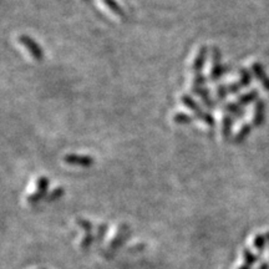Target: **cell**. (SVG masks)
I'll list each match as a JSON object with an SVG mask.
<instances>
[{
  "instance_id": "6da1fadb",
  "label": "cell",
  "mask_w": 269,
  "mask_h": 269,
  "mask_svg": "<svg viewBox=\"0 0 269 269\" xmlns=\"http://www.w3.org/2000/svg\"><path fill=\"white\" fill-rule=\"evenodd\" d=\"M181 102L184 105V108H187L188 110L192 111L196 119H198L199 121L206 124L207 126H211V127L215 126V117L212 116V113L204 111L203 108H202V106H199L198 102L196 101L192 96L183 94L181 96Z\"/></svg>"
},
{
  "instance_id": "7a4b0ae2",
  "label": "cell",
  "mask_w": 269,
  "mask_h": 269,
  "mask_svg": "<svg viewBox=\"0 0 269 269\" xmlns=\"http://www.w3.org/2000/svg\"><path fill=\"white\" fill-rule=\"evenodd\" d=\"M211 61H212V68H211L208 79L211 82H217L222 79V76L227 71V66L222 64V53L217 46L211 48Z\"/></svg>"
},
{
  "instance_id": "3957f363",
  "label": "cell",
  "mask_w": 269,
  "mask_h": 269,
  "mask_svg": "<svg viewBox=\"0 0 269 269\" xmlns=\"http://www.w3.org/2000/svg\"><path fill=\"white\" fill-rule=\"evenodd\" d=\"M18 43L21 44V45L25 48V50L28 51L29 55L35 60V61H43L44 60V50L43 48L39 45V44L33 39L32 36H29V35H20L18 37Z\"/></svg>"
},
{
  "instance_id": "277c9868",
  "label": "cell",
  "mask_w": 269,
  "mask_h": 269,
  "mask_svg": "<svg viewBox=\"0 0 269 269\" xmlns=\"http://www.w3.org/2000/svg\"><path fill=\"white\" fill-rule=\"evenodd\" d=\"M49 186H50V181L46 176H40L36 179V191L34 193L26 196V201L30 204H35L40 202L44 198L48 193Z\"/></svg>"
},
{
  "instance_id": "5b68a950",
  "label": "cell",
  "mask_w": 269,
  "mask_h": 269,
  "mask_svg": "<svg viewBox=\"0 0 269 269\" xmlns=\"http://www.w3.org/2000/svg\"><path fill=\"white\" fill-rule=\"evenodd\" d=\"M64 162L70 166H77V167H91L94 166V157L88 155H77V153H69L64 156Z\"/></svg>"
},
{
  "instance_id": "8992f818",
  "label": "cell",
  "mask_w": 269,
  "mask_h": 269,
  "mask_svg": "<svg viewBox=\"0 0 269 269\" xmlns=\"http://www.w3.org/2000/svg\"><path fill=\"white\" fill-rule=\"evenodd\" d=\"M131 235V231L128 228L127 224L122 223L121 226H119V230H117L116 235L112 238V241L108 243V250L111 251H116L117 248L122 246V244L125 243L127 241V238Z\"/></svg>"
},
{
  "instance_id": "52a82bcc",
  "label": "cell",
  "mask_w": 269,
  "mask_h": 269,
  "mask_svg": "<svg viewBox=\"0 0 269 269\" xmlns=\"http://www.w3.org/2000/svg\"><path fill=\"white\" fill-rule=\"evenodd\" d=\"M208 46L202 45L198 49L197 54H196L195 59L192 61V65H191V70L193 71V74H199L203 70L204 65H206V60L208 56Z\"/></svg>"
},
{
  "instance_id": "ba28073f",
  "label": "cell",
  "mask_w": 269,
  "mask_h": 269,
  "mask_svg": "<svg viewBox=\"0 0 269 269\" xmlns=\"http://www.w3.org/2000/svg\"><path fill=\"white\" fill-rule=\"evenodd\" d=\"M222 111L226 112V115H230L233 119H242L244 116V108L238 102H227L222 108Z\"/></svg>"
},
{
  "instance_id": "9c48e42d",
  "label": "cell",
  "mask_w": 269,
  "mask_h": 269,
  "mask_svg": "<svg viewBox=\"0 0 269 269\" xmlns=\"http://www.w3.org/2000/svg\"><path fill=\"white\" fill-rule=\"evenodd\" d=\"M233 122L234 119L231 117L230 115H224L222 117L221 121V136L224 141H228L232 136V130H233Z\"/></svg>"
},
{
  "instance_id": "30bf717a",
  "label": "cell",
  "mask_w": 269,
  "mask_h": 269,
  "mask_svg": "<svg viewBox=\"0 0 269 269\" xmlns=\"http://www.w3.org/2000/svg\"><path fill=\"white\" fill-rule=\"evenodd\" d=\"M251 70L253 71V74L257 76V79L261 81V84L263 85V88L266 89V90L269 91V77L267 76L266 71H264L263 66H262V64L259 63H253L252 64V68H251Z\"/></svg>"
},
{
  "instance_id": "8fae6325",
  "label": "cell",
  "mask_w": 269,
  "mask_h": 269,
  "mask_svg": "<svg viewBox=\"0 0 269 269\" xmlns=\"http://www.w3.org/2000/svg\"><path fill=\"white\" fill-rule=\"evenodd\" d=\"M264 117H266V105L262 100H258L253 113V125L261 126L264 122Z\"/></svg>"
},
{
  "instance_id": "7c38bea8",
  "label": "cell",
  "mask_w": 269,
  "mask_h": 269,
  "mask_svg": "<svg viewBox=\"0 0 269 269\" xmlns=\"http://www.w3.org/2000/svg\"><path fill=\"white\" fill-rule=\"evenodd\" d=\"M101 1L113 15H116L117 18H122V19L126 18L125 10L122 9V6L117 3L116 0H101Z\"/></svg>"
},
{
  "instance_id": "4fadbf2b",
  "label": "cell",
  "mask_w": 269,
  "mask_h": 269,
  "mask_svg": "<svg viewBox=\"0 0 269 269\" xmlns=\"http://www.w3.org/2000/svg\"><path fill=\"white\" fill-rule=\"evenodd\" d=\"M251 131H252V126H251L250 124H243V125L239 127V130L237 131V133L233 136V140H232L233 143L235 144L242 143L247 137L250 136Z\"/></svg>"
},
{
  "instance_id": "5bb4252c",
  "label": "cell",
  "mask_w": 269,
  "mask_h": 269,
  "mask_svg": "<svg viewBox=\"0 0 269 269\" xmlns=\"http://www.w3.org/2000/svg\"><path fill=\"white\" fill-rule=\"evenodd\" d=\"M255 100H258V92L255 90H251L248 91V92H246V94L241 95V96L238 97L237 102L241 106H246L252 104V102L255 101Z\"/></svg>"
},
{
  "instance_id": "9a60e30c",
  "label": "cell",
  "mask_w": 269,
  "mask_h": 269,
  "mask_svg": "<svg viewBox=\"0 0 269 269\" xmlns=\"http://www.w3.org/2000/svg\"><path fill=\"white\" fill-rule=\"evenodd\" d=\"M238 76H239V84L242 85V88H248L252 82V74L251 71L246 68H241L238 70Z\"/></svg>"
},
{
  "instance_id": "2e32d148",
  "label": "cell",
  "mask_w": 269,
  "mask_h": 269,
  "mask_svg": "<svg viewBox=\"0 0 269 269\" xmlns=\"http://www.w3.org/2000/svg\"><path fill=\"white\" fill-rule=\"evenodd\" d=\"M191 91H192V94L196 95L197 97H199L202 100L207 99V97H210V89H207L206 86H191Z\"/></svg>"
},
{
  "instance_id": "e0dca14e",
  "label": "cell",
  "mask_w": 269,
  "mask_h": 269,
  "mask_svg": "<svg viewBox=\"0 0 269 269\" xmlns=\"http://www.w3.org/2000/svg\"><path fill=\"white\" fill-rule=\"evenodd\" d=\"M192 117L184 112H176L173 115V122L177 125H188L192 122Z\"/></svg>"
},
{
  "instance_id": "ac0fdd59",
  "label": "cell",
  "mask_w": 269,
  "mask_h": 269,
  "mask_svg": "<svg viewBox=\"0 0 269 269\" xmlns=\"http://www.w3.org/2000/svg\"><path fill=\"white\" fill-rule=\"evenodd\" d=\"M242 257H243L244 264H248V266H251V267L258 262L257 255H255L252 251L248 250V248H246V250L243 251V253H242Z\"/></svg>"
},
{
  "instance_id": "d6986e66",
  "label": "cell",
  "mask_w": 269,
  "mask_h": 269,
  "mask_svg": "<svg viewBox=\"0 0 269 269\" xmlns=\"http://www.w3.org/2000/svg\"><path fill=\"white\" fill-rule=\"evenodd\" d=\"M266 243H267L266 235L257 234L254 237V239H253V246H254V248L258 251V252H261V253L266 250Z\"/></svg>"
},
{
  "instance_id": "ffe728a7",
  "label": "cell",
  "mask_w": 269,
  "mask_h": 269,
  "mask_svg": "<svg viewBox=\"0 0 269 269\" xmlns=\"http://www.w3.org/2000/svg\"><path fill=\"white\" fill-rule=\"evenodd\" d=\"M215 97H217V101H223L227 97V95H228V86H227L226 84H219V85L215 86Z\"/></svg>"
},
{
  "instance_id": "44dd1931",
  "label": "cell",
  "mask_w": 269,
  "mask_h": 269,
  "mask_svg": "<svg viewBox=\"0 0 269 269\" xmlns=\"http://www.w3.org/2000/svg\"><path fill=\"white\" fill-rule=\"evenodd\" d=\"M65 195V190L64 187L59 186V187H55L54 190H51V192L48 195V201L49 202H54L56 199H60L63 196Z\"/></svg>"
},
{
  "instance_id": "7402d4cb",
  "label": "cell",
  "mask_w": 269,
  "mask_h": 269,
  "mask_svg": "<svg viewBox=\"0 0 269 269\" xmlns=\"http://www.w3.org/2000/svg\"><path fill=\"white\" fill-rule=\"evenodd\" d=\"M94 242H96L95 235L92 234V233H85V235L82 237L81 242H80V247H81L84 251H86L88 248H90L91 244L94 243Z\"/></svg>"
},
{
  "instance_id": "603a6c76",
  "label": "cell",
  "mask_w": 269,
  "mask_h": 269,
  "mask_svg": "<svg viewBox=\"0 0 269 269\" xmlns=\"http://www.w3.org/2000/svg\"><path fill=\"white\" fill-rule=\"evenodd\" d=\"M76 224L80 228H82V230L85 231V233H92V231H94V224L85 218H77Z\"/></svg>"
},
{
  "instance_id": "cb8c5ba5",
  "label": "cell",
  "mask_w": 269,
  "mask_h": 269,
  "mask_svg": "<svg viewBox=\"0 0 269 269\" xmlns=\"http://www.w3.org/2000/svg\"><path fill=\"white\" fill-rule=\"evenodd\" d=\"M108 231V226L106 223H101L96 230V234H95V239L96 242H102V239L105 238L106 233Z\"/></svg>"
},
{
  "instance_id": "d4e9b609",
  "label": "cell",
  "mask_w": 269,
  "mask_h": 269,
  "mask_svg": "<svg viewBox=\"0 0 269 269\" xmlns=\"http://www.w3.org/2000/svg\"><path fill=\"white\" fill-rule=\"evenodd\" d=\"M207 77L202 72L199 74H193L192 77V86H204L207 84Z\"/></svg>"
},
{
  "instance_id": "484cf974",
  "label": "cell",
  "mask_w": 269,
  "mask_h": 269,
  "mask_svg": "<svg viewBox=\"0 0 269 269\" xmlns=\"http://www.w3.org/2000/svg\"><path fill=\"white\" fill-rule=\"evenodd\" d=\"M227 86H228V94L230 95H237L242 90V85L239 82H230Z\"/></svg>"
},
{
  "instance_id": "4316f807",
  "label": "cell",
  "mask_w": 269,
  "mask_h": 269,
  "mask_svg": "<svg viewBox=\"0 0 269 269\" xmlns=\"http://www.w3.org/2000/svg\"><path fill=\"white\" fill-rule=\"evenodd\" d=\"M257 269H269V263H267V262H264V263H262L261 266L258 267Z\"/></svg>"
},
{
  "instance_id": "83f0119b",
  "label": "cell",
  "mask_w": 269,
  "mask_h": 269,
  "mask_svg": "<svg viewBox=\"0 0 269 269\" xmlns=\"http://www.w3.org/2000/svg\"><path fill=\"white\" fill-rule=\"evenodd\" d=\"M238 269H252V267L248 266V264H243V266H241Z\"/></svg>"
},
{
  "instance_id": "f1b7e54d",
  "label": "cell",
  "mask_w": 269,
  "mask_h": 269,
  "mask_svg": "<svg viewBox=\"0 0 269 269\" xmlns=\"http://www.w3.org/2000/svg\"><path fill=\"white\" fill-rule=\"evenodd\" d=\"M266 237H267V241H268V243H269V232H268V233H267V235H266Z\"/></svg>"
},
{
  "instance_id": "f546056e",
  "label": "cell",
  "mask_w": 269,
  "mask_h": 269,
  "mask_svg": "<svg viewBox=\"0 0 269 269\" xmlns=\"http://www.w3.org/2000/svg\"><path fill=\"white\" fill-rule=\"evenodd\" d=\"M84 1H89V0H84Z\"/></svg>"
}]
</instances>
